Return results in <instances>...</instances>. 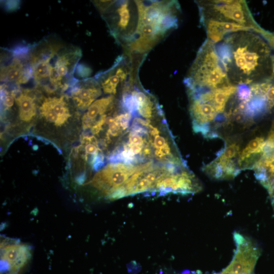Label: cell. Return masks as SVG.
I'll return each instance as SVG.
<instances>
[{
  "mask_svg": "<svg viewBox=\"0 0 274 274\" xmlns=\"http://www.w3.org/2000/svg\"><path fill=\"white\" fill-rule=\"evenodd\" d=\"M258 33L242 31L227 35L216 50L232 85H250L271 76L269 45Z\"/></svg>",
  "mask_w": 274,
  "mask_h": 274,
  "instance_id": "1",
  "label": "cell"
},
{
  "mask_svg": "<svg viewBox=\"0 0 274 274\" xmlns=\"http://www.w3.org/2000/svg\"><path fill=\"white\" fill-rule=\"evenodd\" d=\"M29 66L36 84L46 91L67 89L81 56L79 49L56 39L43 40L33 48Z\"/></svg>",
  "mask_w": 274,
  "mask_h": 274,
  "instance_id": "2",
  "label": "cell"
},
{
  "mask_svg": "<svg viewBox=\"0 0 274 274\" xmlns=\"http://www.w3.org/2000/svg\"><path fill=\"white\" fill-rule=\"evenodd\" d=\"M185 83L189 90L215 89L232 85L214 43L207 39L203 43Z\"/></svg>",
  "mask_w": 274,
  "mask_h": 274,
  "instance_id": "3",
  "label": "cell"
},
{
  "mask_svg": "<svg viewBox=\"0 0 274 274\" xmlns=\"http://www.w3.org/2000/svg\"><path fill=\"white\" fill-rule=\"evenodd\" d=\"M200 21L212 20L241 25L260 35L265 30L255 21L245 1L213 0L198 2Z\"/></svg>",
  "mask_w": 274,
  "mask_h": 274,
  "instance_id": "4",
  "label": "cell"
},
{
  "mask_svg": "<svg viewBox=\"0 0 274 274\" xmlns=\"http://www.w3.org/2000/svg\"><path fill=\"white\" fill-rule=\"evenodd\" d=\"M122 162H113L100 169L89 184L110 200L126 196L124 186L141 167Z\"/></svg>",
  "mask_w": 274,
  "mask_h": 274,
  "instance_id": "5",
  "label": "cell"
},
{
  "mask_svg": "<svg viewBox=\"0 0 274 274\" xmlns=\"http://www.w3.org/2000/svg\"><path fill=\"white\" fill-rule=\"evenodd\" d=\"M31 256L29 245L18 239L1 236V274H19Z\"/></svg>",
  "mask_w": 274,
  "mask_h": 274,
  "instance_id": "6",
  "label": "cell"
},
{
  "mask_svg": "<svg viewBox=\"0 0 274 274\" xmlns=\"http://www.w3.org/2000/svg\"><path fill=\"white\" fill-rule=\"evenodd\" d=\"M237 245L235 255L230 264L222 272L224 274H251L259 256V249L247 238L235 232Z\"/></svg>",
  "mask_w": 274,
  "mask_h": 274,
  "instance_id": "7",
  "label": "cell"
},
{
  "mask_svg": "<svg viewBox=\"0 0 274 274\" xmlns=\"http://www.w3.org/2000/svg\"><path fill=\"white\" fill-rule=\"evenodd\" d=\"M39 111L43 118L56 126L63 125L71 116L64 96L45 98L40 107Z\"/></svg>",
  "mask_w": 274,
  "mask_h": 274,
  "instance_id": "8",
  "label": "cell"
},
{
  "mask_svg": "<svg viewBox=\"0 0 274 274\" xmlns=\"http://www.w3.org/2000/svg\"><path fill=\"white\" fill-rule=\"evenodd\" d=\"M101 94L99 86L93 80L84 81L74 88L72 91V97L76 106L84 110L95 101Z\"/></svg>",
  "mask_w": 274,
  "mask_h": 274,
  "instance_id": "9",
  "label": "cell"
},
{
  "mask_svg": "<svg viewBox=\"0 0 274 274\" xmlns=\"http://www.w3.org/2000/svg\"><path fill=\"white\" fill-rule=\"evenodd\" d=\"M1 75L2 81L22 84L29 80L31 71L29 65L15 58L8 65L2 67Z\"/></svg>",
  "mask_w": 274,
  "mask_h": 274,
  "instance_id": "10",
  "label": "cell"
},
{
  "mask_svg": "<svg viewBox=\"0 0 274 274\" xmlns=\"http://www.w3.org/2000/svg\"><path fill=\"white\" fill-rule=\"evenodd\" d=\"M113 97L110 96L102 97L94 101L88 108L82 119L83 127L84 129L91 128L104 113L108 111L113 100Z\"/></svg>",
  "mask_w": 274,
  "mask_h": 274,
  "instance_id": "11",
  "label": "cell"
},
{
  "mask_svg": "<svg viewBox=\"0 0 274 274\" xmlns=\"http://www.w3.org/2000/svg\"><path fill=\"white\" fill-rule=\"evenodd\" d=\"M15 100L18 107L20 119L24 122L31 121L37 113L35 97L26 90L20 92L16 97L15 91Z\"/></svg>",
  "mask_w": 274,
  "mask_h": 274,
  "instance_id": "12",
  "label": "cell"
},
{
  "mask_svg": "<svg viewBox=\"0 0 274 274\" xmlns=\"http://www.w3.org/2000/svg\"><path fill=\"white\" fill-rule=\"evenodd\" d=\"M264 143L263 137H256L251 140L239 154V161L248 158L253 154L261 153Z\"/></svg>",
  "mask_w": 274,
  "mask_h": 274,
  "instance_id": "13",
  "label": "cell"
},
{
  "mask_svg": "<svg viewBox=\"0 0 274 274\" xmlns=\"http://www.w3.org/2000/svg\"><path fill=\"white\" fill-rule=\"evenodd\" d=\"M120 79L124 80V73L121 68L118 69L114 75L109 76L101 83L102 88L105 93L115 94L116 87Z\"/></svg>",
  "mask_w": 274,
  "mask_h": 274,
  "instance_id": "14",
  "label": "cell"
},
{
  "mask_svg": "<svg viewBox=\"0 0 274 274\" xmlns=\"http://www.w3.org/2000/svg\"><path fill=\"white\" fill-rule=\"evenodd\" d=\"M128 7L127 3H125L122 4L117 10L119 16L118 25L122 29H124L127 26L130 20V14Z\"/></svg>",
  "mask_w": 274,
  "mask_h": 274,
  "instance_id": "15",
  "label": "cell"
},
{
  "mask_svg": "<svg viewBox=\"0 0 274 274\" xmlns=\"http://www.w3.org/2000/svg\"><path fill=\"white\" fill-rule=\"evenodd\" d=\"M239 146L235 143L229 145L224 150L219 160H227L235 156L239 151Z\"/></svg>",
  "mask_w": 274,
  "mask_h": 274,
  "instance_id": "16",
  "label": "cell"
},
{
  "mask_svg": "<svg viewBox=\"0 0 274 274\" xmlns=\"http://www.w3.org/2000/svg\"><path fill=\"white\" fill-rule=\"evenodd\" d=\"M271 77H274V54L271 55Z\"/></svg>",
  "mask_w": 274,
  "mask_h": 274,
  "instance_id": "17",
  "label": "cell"
},
{
  "mask_svg": "<svg viewBox=\"0 0 274 274\" xmlns=\"http://www.w3.org/2000/svg\"><path fill=\"white\" fill-rule=\"evenodd\" d=\"M220 274H224V273H223L222 272L220 273Z\"/></svg>",
  "mask_w": 274,
  "mask_h": 274,
  "instance_id": "18",
  "label": "cell"
}]
</instances>
